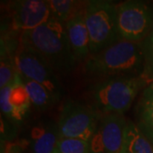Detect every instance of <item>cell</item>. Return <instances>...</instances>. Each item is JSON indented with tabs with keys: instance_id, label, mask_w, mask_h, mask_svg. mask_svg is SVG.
Wrapping results in <instances>:
<instances>
[{
	"instance_id": "1",
	"label": "cell",
	"mask_w": 153,
	"mask_h": 153,
	"mask_svg": "<svg viewBox=\"0 0 153 153\" xmlns=\"http://www.w3.org/2000/svg\"><path fill=\"white\" fill-rule=\"evenodd\" d=\"M19 42L38 54L57 73L66 75L76 66L66 24L50 17L32 31L20 34Z\"/></svg>"
},
{
	"instance_id": "2",
	"label": "cell",
	"mask_w": 153,
	"mask_h": 153,
	"mask_svg": "<svg viewBox=\"0 0 153 153\" xmlns=\"http://www.w3.org/2000/svg\"><path fill=\"white\" fill-rule=\"evenodd\" d=\"M141 43L119 40L104 50L90 55L85 62L88 75L103 78L140 76L145 68Z\"/></svg>"
},
{
	"instance_id": "3",
	"label": "cell",
	"mask_w": 153,
	"mask_h": 153,
	"mask_svg": "<svg viewBox=\"0 0 153 153\" xmlns=\"http://www.w3.org/2000/svg\"><path fill=\"white\" fill-rule=\"evenodd\" d=\"M147 85L141 75L105 78L93 87L94 107L102 114L123 115Z\"/></svg>"
},
{
	"instance_id": "4",
	"label": "cell",
	"mask_w": 153,
	"mask_h": 153,
	"mask_svg": "<svg viewBox=\"0 0 153 153\" xmlns=\"http://www.w3.org/2000/svg\"><path fill=\"white\" fill-rule=\"evenodd\" d=\"M85 22L89 35L90 55L120 40L117 30V5L109 1H88Z\"/></svg>"
},
{
	"instance_id": "5",
	"label": "cell",
	"mask_w": 153,
	"mask_h": 153,
	"mask_svg": "<svg viewBox=\"0 0 153 153\" xmlns=\"http://www.w3.org/2000/svg\"><path fill=\"white\" fill-rule=\"evenodd\" d=\"M103 116L94 107L75 100H68L60 109L57 123L60 138L90 141Z\"/></svg>"
},
{
	"instance_id": "6",
	"label": "cell",
	"mask_w": 153,
	"mask_h": 153,
	"mask_svg": "<svg viewBox=\"0 0 153 153\" xmlns=\"http://www.w3.org/2000/svg\"><path fill=\"white\" fill-rule=\"evenodd\" d=\"M153 27V8L142 1H125L117 5L120 40L142 43Z\"/></svg>"
},
{
	"instance_id": "7",
	"label": "cell",
	"mask_w": 153,
	"mask_h": 153,
	"mask_svg": "<svg viewBox=\"0 0 153 153\" xmlns=\"http://www.w3.org/2000/svg\"><path fill=\"white\" fill-rule=\"evenodd\" d=\"M18 72L44 86L58 102L63 95V87L55 72L38 54L19 42L15 55Z\"/></svg>"
},
{
	"instance_id": "8",
	"label": "cell",
	"mask_w": 153,
	"mask_h": 153,
	"mask_svg": "<svg viewBox=\"0 0 153 153\" xmlns=\"http://www.w3.org/2000/svg\"><path fill=\"white\" fill-rule=\"evenodd\" d=\"M128 121L123 115L103 114L90 140V153H120Z\"/></svg>"
},
{
	"instance_id": "9",
	"label": "cell",
	"mask_w": 153,
	"mask_h": 153,
	"mask_svg": "<svg viewBox=\"0 0 153 153\" xmlns=\"http://www.w3.org/2000/svg\"><path fill=\"white\" fill-rule=\"evenodd\" d=\"M9 11L11 29L20 34L36 29L51 17L48 1L43 0L11 2Z\"/></svg>"
},
{
	"instance_id": "10",
	"label": "cell",
	"mask_w": 153,
	"mask_h": 153,
	"mask_svg": "<svg viewBox=\"0 0 153 153\" xmlns=\"http://www.w3.org/2000/svg\"><path fill=\"white\" fill-rule=\"evenodd\" d=\"M0 104L2 112L10 119L22 120L27 114L32 103L19 73L9 85L1 88Z\"/></svg>"
},
{
	"instance_id": "11",
	"label": "cell",
	"mask_w": 153,
	"mask_h": 153,
	"mask_svg": "<svg viewBox=\"0 0 153 153\" xmlns=\"http://www.w3.org/2000/svg\"><path fill=\"white\" fill-rule=\"evenodd\" d=\"M84 16L85 12L77 15L66 23L67 36L77 63L87 60L90 56L89 35Z\"/></svg>"
},
{
	"instance_id": "12",
	"label": "cell",
	"mask_w": 153,
	"mask_h": 153,
	"mask_svg": "<svg viewBox=\"0 0 153 153\" xmlns=\"http://www.w3.org/2000/svg\"><path fill=\"white\" fill-rule=\"evenodd\" d=\"M60 140L57 124L53 122H41L32 128L27 141L33 153H55Z\"/></svg>"
},
{
	"instance_id": "13",
	"label": "cell",
	"mask_w": 153,
	"mask_h": 153,
	"mask_svg": "<svg viewBox=\"0 0 153 153\" xmlns=\"http://www.w3.org/2000/svg\"><path fill=\"white\" fill-rule=\"evenodd\" d=\"M136 125L153 145V82L144 88L136 105Z\"/></svg>"
},
{
	"instance_id": "14",
	"label": "cell",
	"mask_w": 153,
	"mask_h": 153,
	"mask_svg": "<svg viewBox=\"0 0 153 153\" xmlns=\"http://www.w3.org/2000/svg\"><path fill=\"white\" fill-rule=\"evenodd\" d=\"M48 4L51 17L66 24L73 17L85 12L88 2L77 0H49Z\"/></svg>"
},
{
	"instance_id": "15",
	"label": "cell",
	"mask_w": 153,
	"mask_h": 153,
	"mask_svg": "<svg viewBox=\"0 0 153 153\" xmlns=\"http://www.w3.org/2000/svg\"><path fill=\"white\" fill-rule=\"evenodd\" d=\"M123 147L127 153H153L152 144L131 121L126 126Z\"/></svg>"
},
{
	"instance_id": "16",
	"label": "cell",
	"mask_w": 153,
	"mask_h": 153,
	"mask_svg": "<svg viewBox=\"0 0 153 153\" xmlns=\"http://www.w3.org/2000/svg\"><path fill=\"white\" fill-rule=\"evenodd\" d=\"M19 73V72H18ZM20 75V78L27 89L31 103L38 110H47L52 107L55 103V100L49 92L38 82Z\"/></svg>"
},
{
	"instance_id": "17",
	"label": "cell",
	"mask_w": 153,
	"mask_h": 153,
	"mask_svg": "<svg viewBox=\"0 0 153 153\" xmlns=\"http://www.w3.org/2000/svg\"><path fill=\"white\" fill-rule=\"evenodd\" d=\"M18 74L15 63V55L1 49V66H0V87L9 85Z\"/></svg>"
},
{
	"instance_id": "18",
	"label": "cell",
	"mask_w": 153,
	"mask_h": 153,
	"mask_svg": "<svg viewBox=\"0 0 153 153\" xmlns=\"http://www.w3.org/2000/svg\"><path fill=\"white\" fill-rule=\"evenodd\" d=\"M55 153H90V144L80 139L60 138Z\"/></svg>"
},
{
	"instance_id": "19",
	"label": "cell",
	"mask_w": 153,
	"mask_h": 153,
	"mask_svg": "<svg viewBox=\"0 0 153 153\" xmlns=\"http://www.w3.org/2000/svg\"><path fill=\"white\" fill-rule=\"evenodd\" d=\"M146 64L153 62V27L146 39L141 43Z\"/></svg>"
},
{
	"instance_id": "20",
	"label": "cell",
	"mask_w": 153,
	"mask_h": 153,
	"mask_svg": "<svg viewBox=\"0 0 153 153\" xmlns=\"http://www.w3.org/2000/svg\"><path fill=\"white\" fill-rule=\"evenodd\" d=\"M141 76L147 82V84L153 82V62L145 65V68Z\"/></svg>"
},
{
	"instance_id": "21",
	"label": "cell",
	"mask_w": 153,
	"mask_h": 153,
	"mask_svg": "<svg viewBox=\"0 0 153 153\" xmlns=\"http://www.w3.org/2000/svg\"><path fill=\"white\" fill-rule=\"evenodd\" d=\"M120 153H127V152H126L125 150L123 149H123H122V151H121Z\"/></svg>"
}]
</instances>
